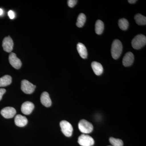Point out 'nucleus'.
<instances>
[{
    "instance_id": "obj_1",
    "label": "nucleus",
    "mask_w": 146,
    "mask_h": 146,
    "mask_svg": "<svg viewBox=\"0 0 146 146\" xmlns=\"http://www.w3.org/2000/svg\"><path fill=\"white\" fill-rule=\"evenodd\" d=\"M122 49L121 42L118 39L114 40L111 47V55L112 58L114 59H117L121 54Z\"/></svg>"
},
{
    "instance_id": "obj_2",
    "label": "nucleus",
    "mask_w": 146,
    "mask_h": 146,
    "mask_svg": "<svg viewBox=\"0 0 146 146\" xmlns=\"http://www.w3.org/2000/svg\"><path fill=\"white\" fill-rule=\"evenodd\" d=\"M146 44V37L143 35L140 34L134 37L131 42V45L133 48L140 49L144 46Z\"/></svg>"
},
{
    "instance_id": "obj_3",
    "label": "nucleus",
    "mask_w": 146,
    "mask_h": 146,
    "mask_svg": "<svg viewBox=\"0 0 146 146\" xmlns=\"http://www.w3.org/2000/svg\"><path fill=\"white\" fill-rule=\"evenodd\" d=\"M78 128L80 131L84 134L91 133L94 129L93 125L91 123L84 119L81 120L79 122Z\"/></svg>"
},
{
    "instance_id": "obj_4",
    "label": "nucleus",
    "mask_w": 146,
    "mask_h": 146,
    "mask_svg": "<svg viewBox=\"0 0 146 146\" xmlns=\"http://www.w3.org/2000/svg\"><path fill=\"white\" fill-rule=\"evenodd\" d=\"M78 143L82 146H92L94 145L95 141L91 136L83 134L78 137Z\"/></svg>"
},
{
    "instance_id": "obj_5",
    "label": "nucleus",
    "mask_w": 146,
    "mask_h": 146,
    "mask_svg": "<svg viewBox=\"0 0 146 146\" xmlns=\"http://www.w3.org/2000/svg\"><path fill=\"white\" fill-rule=\"evenodd\" d=\"M61 131L67 137H70L72 134L73 128L72 126L66 121H62L60 123Z\"/></svg>"
},
{
    "instance_id": "obj_6",
    "label": "nucleus",
    "mask_w": 146,
    "mask_h": 146,
    "mask_svg": "<svg viewBox=\"0 0 146 146\" xmlns=\"http://www.w3.org/2000/svg\"><path fill=\"white\" fill-rule=\"evenodd\" d=\"M36 88V86L33 85L26 80H22L21 82V88L22 91L25 94H30L34 92Z\"/></svg>"
},
{
    "instance_id": "obj_7",
    "label": "nucleus",
    "mask_w": 146,
    "mask_h": 146,
    "mask_svg": "<svg viewBox=\"0 0 146 146\" xmlns=\"http://www.w3.org/2000/svg\"><path fill=\"white\" fill-rule=\"evenodd\" d=\"M9 63L11 66L16 69H19L22 66V63L21 60L16 56V54L11 53L9 57Z\"/></svg>"
},
{
    "instance_id": "obj_8",
    "label": "nucleus",
    "mask_w": 146,
    "mask_h": 146,
    "mask_svg": "<svg viewBox=\"0 0 146 146\" xmlns=\"http://www.w3.org/2000/svg\"><path fill=\"white\" fill-rule=\"evenodd\" d=\"M2 46L4 51L7 52H10L13 49V42L10 36L6 37L3 41Z\"/></svg>"
},
{
    "instance_id": "obj_9",
    "label": "nucleus",
    "mask_w": 146,
    "mask_h": 146,
    "mask_svg": "<svg viewBox=\"0 0 146 146\" xmlns=\"http://www.w3.org/2000/svg\"><path fill=\"white\" fill-rule=\"evenodd\" d=\"M16 111L15 108L13 107H7L3 108L1 113L4 117L6 119L13 118L16 114Z\"/></svg>"
},
{
    "instance_id": "obj_10",
    "label": "nucleus",
    "mask_w": 146,
    "mask_h": 146,
    "mask_svg": "<svg viewBox=\"0 0 146 146\" xmlns=\"http://www.w3.org/2000/svg\"><path fill=\"white\" fill-rule=\"evenodd\" d=\"M34 108V105L30 102H24L21 106V111L25 115H30Z\"/></svg>"
},
{
    "instance_id": "obj_11",
    "label": "nucleus",
    "mask_w": 146,
    "mask_h": 146,
    "mask_svg": "<svg viewBox=\"0 0 146 146\" xmlns=\"http://www.w3.org/2000/svg\"><path fill=\"white\" fill-rule=\"evenodd\" d=\"M134 55L131 52H128L125 54L123 59V65L125 67H129L133 63Z\"/></svg>"
},
{
    "instance_id": "obj_12",
    "label": "nucleus",
    "mask_w": 146,
    "mask_h": 146,
    "mask_svg": "<svg viewBox=\"0 0 146 146\" xmlns=\"http://www.w3.org/2000/svg\"><path fill=\"white\" fill-rule=\"evenodd\" d=\"M41 103L45 107H49L51 106L52 101L49 95L46 92H44L41 95L40 98Z\"/></svg>"
},
{
    "instance_id": "obj_13",
    "label": "nucleus",
    "mask_w": 146,
    "mask_h": 146,
    "mask_svg": "<svg viewBox=\"0 0 146 146\" xmlns=\"http://www.w3.org/2000/svg\"><path fill=\"white\" fill-rule=\"evenodd\" d=\"M15 123L16 125L20 127L25 126L28 123V120L25 116L18 115L16 116L15 118Z\"/></svg>"
},
{
    "instance_id": "obj_14",
    "label": "nucleus",
    "mask_w": 146,
    "mask_h": 146,
    "mask_svg": "<svg viewBox=\"0 0 146 146\" xmlns=\"http://www.w3.org/2000/svg\"><path fill=\"white\" fill-rule=\"evenodd\" d=\"M91 67L94 72L97 76H100L103 72V68L100 63L94 61L91 63Z\"/></svg>"
},
{
    "instance_id": "obj_15",
    "label": "nucleus",
    "mask_w": 146,
    "mask_h": 146,
    "mask_svg": "<svg viewBox=\"0 0 146 146\" xmlns=\"http://www.w3.org/2000/svg\"><path fill=\"white\" fill-rule=\"evenodd\" d=\"M78 51L79 54L82 58H87L88 53H87V49L86 47L82 43H79L77 46Z\"/></svg>"
},
{
    "instance_id": "obj_16",
    "label": "nucleus",
    "mask_w": 146,
    "mask_h": 146,
    "mask_svg": "<svg viewBox=\"0 0 146 146\" xmlns=\"http://www.w3.org/2000/svg\"><path fill=\"white\" fill-rule=\"evenodd\" d=\"M12 82V78L9 75H5L0 78V87H5L10 85Z\"/></svg>"
},
{
    "instance_id": "obj_17",
    "label": "nucleus",
    "mask_w": 146,
    "mask_h": 146,
    "mask_svg": "<svg viewBox=\"0 0 146 146\" xmlns=\"http://www.w3.org/2000/svg\"><path fill=\"white\" fill-rule=\"evenodd\" d=\"M104 30V24L100 20H98L95 25V31L98 35H101L102 33Z\"/></svg>"
},
{
    "instance_id": "obj_18",
    "label": "nucleus",
    "mask_w": 146,
    "mask_h": 146,
    "mask_svg": "<svg viewBox=\"0 0 146 146\" xmlns=\"http://www.w3.org/2000/svg\"><path fill=\"white\" fill-rule=\"evenodd\" d=\"M136 23L139 25H145L146 17L141 14H137L134 17Z\"/></svg>"
},
{
    "instance_id": "obj_19",
    "label": "nucleus",
    "mask_w": 146,
    "mask_h": 146,
    "mask_svg": "<svg viewBox=\"0 0 146 146\" xmlns=\"http://www.w3.org/2000/svg\"><path fill=\"white\" fill-rule=\"evenodd\" d=\"M86 21V17L84 13H81L79 15L77 21L76 26L79 28H81L84 25Z\"/></svg>"
},
{
    "instance_id": "obj_20",
    "label": "nucleus",
    "mask_w": 146,
    "mask_h": 146,
    "mask_svg": "<svg viewBox=\"0 0 146 146\" xmlns=\"http://www.w3.org/2000/svg\"><path fill=\"white\" fill-rule=\"evenodd\" d=\"M119 26L121 29L123 31L127 30L129 27L128 21L125 18H121L119 21Z\"/></svg>"
},
{
    "instance_id": "obj_21",
    "label": "nucleus",
    "mask_w": 146,
    "mask_h": 146,
    "mask_svg": "<svg viewBox=\"0 0 146 146\" xmlns=\"http://www.w3.org/2000/svg\"><path fill=\"white\" fill-rule=\"evenodd\" d=\"M110 142L112 146H123V143L121 140L110 137L109 139Z\"/></svg>"
},
{
    "instance_id": "obj_22",
    "label": "nucleus",
    "mask_w": 146,
    "mask_h": 146,
    "mask_svg": "<svg viewBox=\"0 0 146 146\" xmlns=\"http://www.w3.org/2000/svg\"><path fill=\"white\" fill-rule=\"evenodd\" d=\"M77 1H76V0H69L68 1V6L71 8H72L76 4Z\"/></svg>"
},
{
    "instance_id": "obj_23",
    "label": "nucleus",
    "mask_w": 146,
    "mask_h": 146,
    "mask_svg": "<svg viewBox=\"0 0 146 146\" xmlns=\"http://www.w3.org/2000/svg\"><path fill=\"white\" fill-rule=\"evenodd\" d=\"M8 15L9 17L11 19H13L15 18V13L12 10H10L8 11Z\"/></svg>"
},
{
    "instance_id": "obj_24",
    "label": "nucleus",
    "mask_w": 146,
    "mask_h": 146,
    "mask_svg": "<svg viewBox=\"0 0 146 146\" xmlns=\"http://www.w3.org/2000/svg\"><path fill=\"white\" fill-rule=\"evenodd\" d=\"M6 92V90L4 89H0V101L2 98L3 95L5 94Z\"/></svg>"
},
{
    "instance_id": "obj_25",
    "label": "nucleus",
    "mask_w": 146,
    "mask_h": 146,
    "mask_svg": "<svg viewBox=\"0 0 146 146\" xmlns=\"http://www.w3.org/2000/svg\"><path fill=\"white\" fill-rule=\"evenodd\" d=\"M136 1H136V0H129V1H128V2L131 4L135 3Z\"/></svg>"
},
{
    "instance_id": "obj_26",
    "label": "nucleus",
    "mask_w": 146,
    "mask_h": 146,
    "mask_svg": "<svg viewBox=\"0 0 146 146\" xmlns=\"http://www.w3.org/2000/svg\"><path fill=\"white\" fill-rule=\"evenodd\" d=\"M3 13V11L2 9L0 8V16H1Z\"/></svg>"
},
{
    "instance_id": "obj_27",
    "label": "nucleus",
    "mask_w": 146,
    "mask_h": 146,
    "mask_svg": "<svg viewBox=\"0 0 146 146\" xmlns=\"http://www.w3.org/2000/svg\"></svg>"
}]
</instances>
